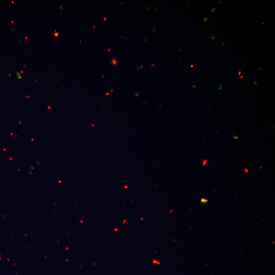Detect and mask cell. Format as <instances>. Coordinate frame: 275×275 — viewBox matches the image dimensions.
<instances>
[{
	"label": "cell",
	"instance_id": "6da1fadb",
	"mask_svg": "<svg viewBox=\"0 0 275 275\" xmlns=\"http://www.w3.org/2000/svg\"><path fill=\"white\" fill-rule=\"evenodd\" d=\"M201 201L202 202H203V203H205V202H207L208 200H206V199H202L201 200Z\"/></svg>",
	"mask_w": 275,
	"mask_h": 275
},
{
	"label": "cell",
	"instance_id": "7a4b0ae2",
	"mask_svg": "<svg viewBox=\"0 0 275 275\" xmlns=\"http://www.w3.org/2000/svg\"><path fill=\"white\" fill-rule=\"evenodd\" d=\"M206 161H207L206 160H203V166H204L206 164Z\"/></svg>",
	"mask_w": 275,
	"mask_h": 275
},
{
	"label": "cell",
	"instance_id": "5b68a950",
	"mask_svg": "<svg viewBox=\"0 0 275 275\" xmlns=\"http://www.w3.org/2000/svg\"><path fill=\"white\" fill-rule=\"evenodd\" d=\"M193 67V65H190V67L192 68Z\"/></svg>",
	"mask_w": 275,
	"mask_h": 275
},
{
	"label": "cell",
	"instance_id": "3957f363",
	"mask_svg": "<svg viewBox=\"0 0 275 275\" xmlns=\"http://www.w3.org/2000/svg\"><path fill=\"white\" fill-rule=\"evenodd\" d=\"M54 36H55L56 37H58V36H59V33H55V34H54Z\"/></svg>",
	"mask_w": 275,
	"mask_h": 275
},
{
	"label": "cell",
	"instance_id": "8992f818",
	"mask_svg": "<svg viewBox=\"0 0 275 275\" xmlns=\"http://www.w3.org/2000/svg\"><path fill=\"white\" fill-rule=\"evenodd\" d=\"M243 77V76H241L240 77L241 78Z\"/></svg>",
	"mask_w": 275,
	"mask_h": 275
},
{
	"label": "cell",
	"instance_id": "277c9868",
	"mask_svg": "<svg viewBox=\"0 0 275 275\" xmlns=\"http://www.w3.org/2000/svg\"><path fill=\"white\" fill-rule=\"evenodd\" d=\"M240 73H241V71H239V72H238V75H240Z\"/></svg>",
	"mask_w": 275,
	"mask_h": 275
}]
</instances>
